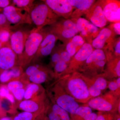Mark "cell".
I'll return each instance as SVG.
<instances>
[{"instance_id": "2e32d148", "label": "cell", "mask_w": 120, "mask_h": 120, "mask_svg": "<svg viewBox=\"0 0 120 120\" xmlns=\"http://www.w3.org/2000/svg\"><path fill=\"white\" fill-rule=\"evenodd\" d=\"M103 14L108 22H120V1L100 0Z\"/></svg>"}, {"instance_id": "d6986e66", "label": "cell", "mask_w": 120, "mask_h": 120, "mask_svg": "<svg viewBox=\"0 0 120 120\" xmlns=\"http://www.w3.org/2000/svg\"><path fill=\"white\" fill-rule=\"evenodd\" d=\"M47 98L46 91L41 84L30 82L27 86L23 99L39 101Z\"/></svg>"}, {"instance_id": "9c48e42d", "label": "cell", "mask_w": 120, "mask_h": 120, "mask_svg": "<svg viewBox=\"0 0 120 120\" xmlns=\"http://www.w3.org/2000/svg\"><path fill=\"white\" fill-rule=\"evenodd\" d=\"M2 13L8 22L14 26H19L22 24L32 23L29 13L22 9L11 5L3 9Z\"/></svg>"}, {"instance_id": "ab89813d", "label": "cell", "mask_w": 120, "mask_h": 120, "mask_svg": "<svg viewBox=\"0 0 120 120\" xmlns=\"http://www.w3.org/2000/svg\"><path fill=\"white\" fill-rule=\"evenodd\" d=\"M110 29L116 36L120 34V22L112 23L107 27Z\"/></svg>"}, {"instance_id": "ffe728a7", "label": "cell", "mask_w": 120, "mask_h": 120, "mask_svg": "<svg viewBox=\"0 0 120 120\" xmlns=\"http://www.w3.org/2000/svg\"><path fill=\"white\" fill-rule=\"evenodd\" d=\"M75 10L71 15V19L82 17L94 4V0H68Z\"/></svg>"}, {"instance_id": "8d00e7d4", "label": "cell", "mask_w": 120, "mask_h": 120, "mask_svg": "<svg viewBox=\"0 0 120 120\" xmlns=\"http://www.w3.org/2000/svg\"><path fill=\"white\" fill-rule=\"evenodd\" d=\"M99 112V114L98 115L97 119L95 120H113L114 116L112 113L104 112Z\"/></svg>"}, {"instance_id": "bcb514c9", "label": "cell", "mask_w": 120, "mask_h": 120, "mask_svg": "<svg viewBox=\"0 0 120 120\" xmlns=\"http://www.w3.org/2000/svg\"><path fill=\"white\" fill-rule=\"evenodd\" d=\"M4 109H4V107H2V103H1V101L0 99V110Z\"/></svg>"}, {"instance_id": "8fae6325", "label": "cell", "mask_w": 120, "mask_h": 120, "mask_svg": "<svg viewBox=\"0 0 120 120\" xmlns=\"http://www.w3.org/2000/svg\"><path fill=\"white\" fill-rule=\"evenodd\" d=\"M31 30L20 28L15 31H11L10 43L12 49L16 54L19 63L23 52L27 39Z\"/></svg>"}, {"instance_id": "4316f807", "label": "cell", "mask_w": 120, "mask_h": 120, "mask_svg": "<svg viewBox=\"0 0 120 120\" xmlns=\"http://www.w3.org/2000/svg\"><path fill=\"white\" fill-rule=\"evenodd\" d=\"M90 79L92 84L102 91L108 88L109 81L104 77L102 74L96 76Z\"/></svg>"}, {"instance_id": "3957f363", "label": "cell", "mask_w": 120, "mask_h": 120, "mask_svg": "<svg viewBox=\"0 0 120 120\" xmlns=\"http://www.w3.org/2000/svg\"><path fill=\"white\" fill-rule=\"evenodd\" d=\"M46 34V30L32 29L26 41L19 65L24 69L30 64Z\"/></svg>"}, {"instance_id": "60d3db41", "label": "cell", "mask_w": 120, "mask_h": 120, "mask_svg": "<svg viewBox=\"0 0 120 120\" xmlns=\"http://www.w3.org/2000/svg\"><path fill=\"white\" fill-rule=\"evenodd\" d=\"M11 3L12 1L9 0H0V8H4L11 5Z\"/></svg>"}, {"instance_id": "4fadbf2b", "label": "cell", "mask_w": 120, "mask_h": 120, "mask_svg": "<svg viewBox=\"0 0 120 120\" xmlns=\"http://www.w3.org/2000/svg\"><path fill=\"white\" fill-rule=\"evenodd\" d=\"M116 36L109 28L105 27L101 30L91 45L94 49L102 50L105 53L112 45Z\"/></svg>"}, {"instance_id": "1f68e13d", "label": "cell", "mask_w": 120, "mask_h": 120, "mask_svg": "<svg viewBox=\"0 0 120 120\" xmlns=\"http://www.w3.org/2000/svg\"><path fill=\"white\" fill-rule=\"evenodd\" d=\"M62 45L55 46L51 53L50 63L53 67L56 62L61 59L60 52Z\"/></svg>"}, {"instance_id": "83f0119b", "label": "cell", "mask_w": 120, "mask_h": 120, "mask_svg": "<svg viewBox=\"0 0 120 120\" xmlns=\"http://www.w3.org/2000/svg\"><path fill=\"white\" fill-rule=\"evenodd\" d=\"M68 65L61 59L54 65V79L57 80L62 76V74L66 71Z\"/></svg>"}, {"instance_id": "603a6c76", "label": "cell", "mask_w": 120, "mask_h": 120, "mask_svg": "<svg viewBox=\"0 0 120 120\" xmlns=\"http://www.w3.org/2000/svg\"><path fill=\"white\" fill-rule=\"evenodd\" d=\"M24 69L16 66L7 70H3L0 74V83H8L16 79L23 73Z\"/></svg>"}, {"instance_id": "7a4b0ae2", "label": "cell", "mask_w": 120, "mask_h": 120, "mask_svg": "<svg viewBox=\"0 0 120 120\" xmlns=\"http://www.w3.org/2000/svg\"><path fill=\"white\" fill-rule=\"evenodd\" d=\"M51 101L56 103L71 115H74L80 105L57 81L51 86L47 92Z\"/></svg>"}, {"instance_id": "d590c367", "label": "cell", "mask_w": 120, "mask_h": 120, "mask_svg": "<svg viewBox=\"0 0 120 120\" xmlns=\"http://www.w3.org/2000/svg\"><path fill=\"white\" fill-rule=\"evenodd\" d=\"M26 88H21L15 90L11 92L13 95L15 101H17V103L23 100Z\"/></svg>"}, {"instance_id": "f907efd6", "label": "cell", "mask_w": 120, "mask_h": 120, "mask_svg": "<svg viewBox=\"0 0 120 120\" xmlns=\"http://www.w3.org/2000/svg\"><path fill=\"white\" fill-rule=\"evenodd\" d=\"M0 32H1V30L0 29Z\"/></svg>"}, {"instance_id": "74e56055", "label": "cell", "mask_w": 120, "mask_h": 120, "mask_svg": "<svg viewBox=\"0 0 120 120\" xmlns=\"http://www.w3.org/2000/svg\"><path fill=\"white\" fill-rule=\"evenodd\" d=\"M102 91L101 90H99L97 87H95L93 84H92V83L89 86V94L91 99L101 95Z\"/></svg>"}, {"instance_id": "277c9868", "label": "cell", "mask_w": 120, "mask_h": 120, "mask_svg": "<svg viewBox=\"0 0 120 120\" xmlns=\"http://www.w3.org/2000/svg\"><path fill=\"white\" fill-rule=\"evenodd\" d=\"M106 62L105 52L102 50L94 49L79 72L88 79H91L103 73Z\"/></svg>"}, {"instance_id": "f546056e", "label": "cell", "mask_w": 120, "mask_h": 120, "mask_svg": "<svg viewBox=\"0 0 120 120\" xmlns=\"http://www.w3.org/2000/svg\"><path fill=\"white\" fill-rule=\"evenodd\" d=\"M35 0H13L11 5L14 7L24 9L28 13L32 6Z\"/></svg>"}, {"instance_id": "c3c4849f", "label": "cell", "mask_w": 120, "mask_h": 120, "mask_svg": "<svg viewBox=\"0 0 120 120\" xmlns=\"http://www.w3.org/2000/svg\"><path fill=\"white\" fill-rule=\"evenodd\" d=\"M116 120H120V116H119V117H118V118H117V119Z\"/></svg>"}, {"instance_id": "44dd1931", "label": "cell", "mask_w": 120, "mask_h": 120, "mask_svg": "<svg viewBox=\"0 0 120 120\" xmlns=\"http://www.w3.org/2000/svg\"><path fill=\"white\" fill-rule=\"evenodd\" d=\"M102 75L107 80L120 77V57L107 61Z\"/></svg>"}, {"instance_id": "d6a6232c", "label": "cell", "mask_w": 120, "mask_h": 120, "mask_svg": "<svg viewBox=\"0 0 120 120\" xmlns=\"http://www.w3.org/2000/svg\"><path fill=\"white\" fill-rule=\"evenodd\" d=\"M16 26L11 24L7 19L3 13H0V29H4L12 31V30L16 28Z\"/></svg>"}, {"instance_id": "681fc988", "label": "cell", "mask_w": 120, "mask_h": 120, "mask_svg": "<svg viewBox=\"0 0 120 120\" xmlns=\"http://www.w3.org/2000/svg\"><path fill=\"white\" fill-rule=\"evenodd\" d=\"M3 71L2 70H1V69H0V74L1 73V72H2V71Z\"/></svg>"}, {"instance_id": "484cf974", "label": "cell", "mask_w": 120, "mask_h": 120, "mask_svg": "<svg viewBox=\"0 0 120 120\" xmlns=\"http://www.w3.org/2000/svg\"><path fill=\"white\" fill-rule=\"evenodd\" d=\"M30 83L29 81L22 79L20 76L6 84L8 89L11 92L15 90L26 88Z\"/></svg>"}, {"instance_id": "7c38bea8", "label": "cell", "mask_w": 120, "mask_h": 120, "mask_svg": "<svg viewBox=\"0 0 120 120\" xmlns=\"http://www.w3.org/2000/svg\"><path fill=\"white\" fill-rule=\"evenodd\" d=\"M58 39L57 37L53 33L47 30H46L45 37L31 62H38L41 58L51 54Z\"/></svg>"}, {"instance_id": "7bdbcfd3", "label": "cell", "mask_w": 120, "mask_h": 120, "mask_svg": "<svg viewBox=\"0 0 120 120\" xmlns=\"http://www.w3.org/2000/svg\"><path fill=\"white\" fill-rule=\"evenodd\" d=\"M46 111L39 115L35 120H47L46 116Z\"/></svg>"}, {"instance_id": "e0dca14e", "label": "cell", "mask_w": 120, "mask_h": 120, "mask_svg": "<svg viewBox=\"0 0 120 120\" xmlns=\"http://www.w3.org/2000/svg\"><path fill=\"white\" fill-rule=\"evenodd\" d=\"M49 100H38L28 99L17 102L16 107L23 112L35 113L45 112L49 105Z\"/></svg>"}, {"instance_id": "30bf717a", "label": "cell", "mask_w": 120, "mask_h": 120, "mask_svg": "<svg viewBox=\"0 0 120 120\" xmlns=\"http://www.w3.org/2000/svg\"><path fill=\"white\" fill-rule=\"evenodd\" d=\"M71 20L76 23L79 35L83 38L86 43L91 44L92 41L97 37L102 29L98 28L87 19L82 17Z\"/></svg>"}, {"instance_id": "9a60e30c", "label": "cell", "mask_w": 120, "mask_h": 120, "mask_svg": "<svg viewBox=\"0 0 120 120\" xmlns=\"http://www.w3.org/2000/svg\"><path fill=\"white\" fill-rule=\"evenodd\" d=\"M87 20L98 28L102 29L107 25V19L103 14L100 0L96 1L85 15Z\"/></svg>"}, {"instance_id": "d4e9b609", "label": "cell", "mask_w": 120, "mask_h": 120, "mask_svg": "<svg viewBox=\"0 0 120 120\" xmlns=\"http://www.w3.org/2000/svg\"><path fill=\"white\" fill-rule=\"evenodd\" d=\"M0 99L2 101L4 99L8 101L14 107H16L17 102L12 94L9 91L7 85L0 83Z\"/></svg>"}, {"instance_id": "f1b7e54d", "label": "cell", "mask_w": 120, "mask_h": 120, "mask_svg": "<svg viewBox=\"0 0 120 120\" xmlns=\"http://www.w3.org/2000/svg\"><path fill=\"white\" fill-rule=\"evenodd\" d=\"M49 106L52 111L56 113L61 120H73L68 112L56 103L52 102L49 103Z\"/></svg>"}, {"instance_id": "52a82bcc", "label": "cell", "mask_w": 120, "mask_h": 120, "mask_svg": "<svg viewBox=\"0 0 120 120\" xmlns=\"http://www.w3.org/2000/svg\"><path fill=\"white\" fill-rule=\"evenodd\" d=\"M47 30L65 45L79 33L76 24L71 19H63L50 26Z\"/></svg>"}, {"instance_id": "f35d334b", "label": "cell", "mask_w": 120, "mask_h": 120, "mask_svg": "<svg viewBox=\"0 0 120 120\" xmlns=\"http://www.w3.org/2000/svg\"><path fill=\"white\" fill-rule=\"evenodd\" d=\"M46 116L47 120H61L60 116L55 112L52 111L49 105L46 113Z\"/></svg>"}, {"instance_id": "f6af8a7d", "label": "cell", "mask_w": 120, "mask_h": 120, "mask_svg": "<svg viewBox=\"0 0 120 120\" xmlns=\"http://www.w3.org/2000/svg\"><path fill=\"white\" fill-rule=\"evenodd\" d=\"M0 120H12V117H8L7 116L0 118Z\"/></svg>"}, {"instance_id": "5b68a950", "label": "cell", "mask_w": 120, "mask_h": 120, "mask_svg": "<svg viewBox=\"0 0 120 120\" xmlns=\"http://www.w3.org/2000/svg\"><path fill=\"white\" fill-rule=\"evenodd\" d=\"M29 13L32 22L36 26V28L39 30L42 29L45 26H50L55 23L60 18L44 2L34 4Z\"/></svg>"}, {"instance_id": "e575fe53", "label": "cell", "mask_w": 120, "mask_h": 120, "mask_svg": "<svg viewBox=\"0 0 120 120\" xmlns=\"http://www.w3.org/2000/svg\"><path fill=\"white\" fill-rule=\"evenodd\" d=\"M108 87L110 91L114 92L116 95L120 97V77L109 82Z\"/></svg>"}, {"instance_id": "ac0fdd59", "label": "cell", "mask_w": 120, "mask_h": 120, "mask_svg": "<svg viewBox=\"0 0 120 120\" xmlns=\"http://www.w3.org/2000/svg\"><path fill=\"white\" fill-rule=\"evenodd\" d=\"M16 66H19V60L11 47L4 46L0 49V69L7 70Z\"/></svg>"}, {"instance_id": "ee69618b", "label": "cell", "mask_w": 120, "mask_h": 120, "mask_svg": "<svg viewBox=\"0 0 120 120\" xmlns=\"http://www.w3.org/2000/svg\"><path fill=\"white\" fill-rule=\"evenodd\" d=\"M7 116V111L5 109L0 110V118Z\"/></svg>"}, {"instance_id": "5bb4252c", "label": "cell", "mask_w": 120, "mask_h": 120, "mask_svg": "<svg viewBox=\"0 0 120 120\" xmlns=\"http://www.w3.org/2000/svg\"><path fill=\"white\" fill-rule=\"evenodd\" d=\"M59 17L71 19L74 8L68 0H42Z\"/></svg>"}, {"instance_id": "8992f818", "label": "cell", "mask_w": 120, "mask_h": 120, "mask_svg": "<svg viewBox=\"0 0 120 120\" xmlns=\"http://www.w3.org/2000/svg\"><path fill=\"white\" fill-rule=\"evenodd\" d=\"M87 103V105L92 109L101 112L115 113L120 105V97L110 91L103 95L91 99Z\"/></svg>"}, {"instance_id": "6da1fadb", "label": "cell", "mask_w": 120, "mask_h": 120, "mask_svg": "<svg viewBox=\"0 0 120 120\" xmlns=\"http://www.w3.org/2000/svg\"><path fill=\"white\" fill-rule=\"evenodd\" d=\"M56 80L78 103L86 104L91 99L89 92L91 80L82 73L73 72L64 76Z\"/></svg>"}, {"instance_id": "7402d4cb", "label": "cell", "mask_w": 120, "mask_h": 120, "mask_svg": "<svg viewBox=\"0 0 120 120\" xmlns=\"http://www.w3.org/2000/svg\"><path fill=\"white\" fill-rule=\"evenodd\" d=\"M54 79L53 71L46 67L28 77L30 82L41 84Z\"/></svg>"}, {"instance_id": "ba28073f", "label": "cell", "mask_w": 120, "mask_h": 120, "mask_svg": "<svg viewBox=\"0 0 120 120\" xmlns=\"http://www.w3.org/2000/svg\"><path fill=\"white\" fill-rule=\"evenodd\" d=\"M94 49L91 44L86 42L84 43L81 49L72 57L67 69L62 74L61 77L73 72H79Z\"/></svg>"}, {"instance_id": "4dcf8cb0", "label": "cell", "mask_w": 120, "mask_h": 120, "mask_svg": "<svg viewBox=\"0 0 120 120\" xmlns=\"http://www.w3.org/2000/svg\"><path fill=\"white\" fill-rule=\"evenodd\" d=\"M42 113L22 112L12 117V120H35L38 116Z\"/></svg>"}, {"instance_id": "cb8c5ba5", "label": "cell", "mask_w": 120, "mask_h": 120, "mask_svg": "<svg viewBox=\"0 0 120 120\" xmlns=\"http://www.w3.org/2000/svg\"><path fill=\"white\" fill-rule=\"evenodd\" d=\"M86 42L83 38L79 35H76L64 45L67 52L72 57Z\"/></svg>"}, {"instance_id": "836d02e7", "label": "cell", "mask_w": 120, "mask_h": 120, "mask_svg": "<svg viewBox=\"0 0 120 120\" xmlns=\"http://www.w3.org/2000/svg\"><path fill=\"white\" fill-rule=\"evenodd\" d=\"M11 31L8 30L1 29L0 41L1 42L4 46L11 47L10 40Z\"/></svg>"}, {"instance_id": "7dc6e473", "label": "cell", "mask_w": 120, "mask_h": 120, "mask_svg": "<svg viewBox=\"0 0 120 120\" xmlns=\"http://www.w3.org/2000/svg\"><path fill=\"white\" fill-rule=\"evenodd\" d=\"M4 46L3 45H2V43H1V42L0 41V49L1 48V47Z\"/></svg>"}, {"instance_id": "b9f144b4", "label": "cell", "mask_w": 120, "mask_h": 120, "mask_svg": "<svg viewBox=\"0 0 120 120\" xmlns=\"http://www.w3.org/2000/svg\"><path fill=\"white\" fill-rule=\"evenodd\" d=\"M98 115L95 113L92 112L86 116L83 120H95L97 119Z\"/></svg>"}]
</instances>
